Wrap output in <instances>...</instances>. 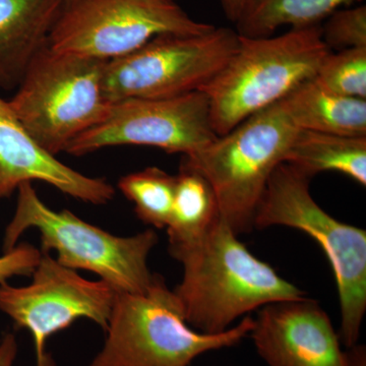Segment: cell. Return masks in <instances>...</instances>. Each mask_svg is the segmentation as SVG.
<instances>
[{
  "label": "cell",
  "mask_w": 366,
  "mask_h": 366,
  "mask_svg": "<svg viewBox=\"0 0 366 366\" xmlns=\"http://www.w3.org/2000/svg\"><path fill=\"white\" fill-rule=\"evenodd\" d=\"M167 1H175V0H167Z\"/></svg>",
  "instance_id": "27"
},
{
  "label": "cell",
  "mask_w": 366,
  "mask_h": 366,
  "mask_svg": "<svg viewBox=\"0 0 366 366\" xmlns=\"http://www.w3.org/2000/svg\"><path fill=\"white\" fill-rule=\"evenodd\" d=\"M106 62L48 46L9 101L26 131L52 155L66 152L108 114L112 103L105 92Z\"/></svg>",
  "instance_id": "7"
},
{
  "label": "cell",
  "mask_w": 366,
  "mask_h": 366,
  "mask_svg": "<svg viewBox=\"0 0 366 366\" xmlns=\"http://www.w3.org/2000/svg\"><path fill=\"white\" fill-rule=\"evenodd\" d=\"M215 192L199 173L180 165L167 230L169 249L187 247L201 239L218 220Z\"/></svg>",
  "instance_id": "17"
},
{
  "label": "cell",
  "mask_w": 366,
  "mask_h": 366,
  "mask_svg": "<svg viewBox=\"0 0 366 366\" xmlns=\"http://www.w3.org/2000/svg\"><path fill=\"white\" fill-rule=\"evenodd\" d=\"M218 136L203 91L178 97L127 99L112 103L100 124L76 137L66 153L84 156L114 146H146L194 155Z\"/></svg>",
  "instance_id": "11"
},
{
  "label": "cell",
  "mask_w": 366,
  "mask_h": 366,
  "mask_svg": "<svg viewBox=\"0 0 366 366\" xmlns=\"http://www.w3.org/2000/svg\"><path fill=\"white\" fill-rule=\"evenodd\" d=\"M282 101L300 129L366 137L365 99L332 93L312 79L301 84Z\"/></svg>",
  "instance_id": "15"
},
{
  "label": "cell",
  "mask_w": 366,
  "mask_h": 366,
  "mask_svg": "<svg viewBox=\"0 0 366 366\" xmlns=\"http://www.w3.org/2000/svg\"><path fill=\"white\" fill-rule=\"evenodd\" d=\"M118 189L134 204L137 217L144 223L166 229L169 223L174 199L175 177L158 167L125 175Z\"/></svg>",
  "instance_id": "19"
},
{
  "label": "cell",
  "mask_w": 366,
  "mask_h": 366,
  "mask_svg": "<svg viewBox=\"0 0 366 366\" xmlns=\"http://www.w3.org/2000/svg\"><path fill=\"white\" fill-rule=\"evenodd\" d=\"M30 228L40 232L42 254L55 250L60 264L98 274L117 293L142 292L155 276L148 266L149 254L158 243L155 231L127 237L110 234L69 209H50L32 182H25L19 187L16 212L4 232V252Z\"/></svg>",
  "instance_id": "5"
},
{
  "label": "cell",
  "mask_w": 366,
  "mask_h": 366,
  "mask_svg": "<svg viewBox=\"0 0 366 366\" xmlns=\"http://www.w3.org/2000/svg\"><path fill=\"white\" fill-rule=\"evenodd\" d=\"M322 28L330 49L366 48V6H348L334 11Z\"/></svg>",
  "instance_id": "21"
},
{
  "label": "cell",
  "mask_w": 366,
  "mask_h": 366,
  "mask_svg": "<svg viewBox=\"0 0 366 366\" xmlns=\"http://www.w3.org/2000/svg\"><path fill=\"white\" fill-rule=\"evenodd\" d=\"M314 81L332 93L366 100V48L329 53L320 64Z\"/></svg>",
  "instance_id": "20"
},
{
  "label": "cell",
  "mask_w": 366,
  "mask_h": 366,
  "mask_svg": "<svg viewBox=\"0 0 366 366\" xmlns=\"http://www.w3.org/2000/svg\"><path fill=\"white\" fill-rule=\"evenodd\" d=\"M71 1H72V0H66V4H69V2H71Z\"/></svg>",
  "instance_id": "26"
},
{
  "label": "cell",
  "mask_w": 366,
  "mask_h": 366,
  "mask_svg": "<svg viewBox=\"0 0 366 366\" xmlns=\"http://www.w3.org/2000/svg\"><path fill=\"white\" fill-rule=\"evenodd\" d=\"M41 252L29 243L16 245L0 257V285L14 277L32 276Z\"/></svg>",
  "instance_id": "22"
},
{
  "label": "cell",
  "mask_w": 366,
  "mask_h": 366,
  "mask_svg": "<svg viewBox=\"0 0 366 366\" xmlns=\"http://www.w3.org/2000/svg\"><path fill=\"white\" fill-rule=\"evenodd\" d=\"M298 131L281 100L194 155L183 156L182 165L206 178L215 192L220 218L240 235L254 228L269 177L285 160Z\"/></svg>",
  "instance_id": "4"
},
{
  "label": "cell",
  "mask_w": 366,
  "mask_h": 366,
  "mask_svg": "<svg viewBox=\"0 0 366 366\" xmlns=\"http://www.w3.org/2000/svg\"><path fill=\"white\" fill-rule=\"evenodd\" d=\"M312 177L289 163L272 173L255 212L254 228H295L319 243L333 269L341 308L342 343L357 344L366 312V232L341 222L315 203Z\"/></svg>",
  "instance_id": "6"
},
{
  "label": "cell",
  "mask_w": 366,
  "mask_h": 366,
  "mask_svg": "<svg viewBox=\"0 0 366 366\" xmlns=\"http://www.w3.org/2000/svg\"><path fill=\"white\" fill-rule=\"evenodd\" d=\"M215 26L192 20L167 0H72L50 36L60 52L112 61L158 36L196 35Z\"/></svg>",
  "instance_id": "9"
},
{
  "label": "cell",
  "mask_w": 366,
  "mask_h": 366,
  "mask_svg": "<svg viewBox=\"0 0 366 366\" xmlns=\"http://www.w3.org/2000/svg\"><path fill=\"white\" fill-rule=\"evenodd\" d=\"M42 182L85 203L105 204L115 194L110 183L89 177L60 162L36 142L9 101L0 97V199L25 182Z\"/></svg>",
  "instance_id": "13"
},
{
  "label": "cell",
  "mask_w": 366,
  "mask_h": 366,
  "mask_svg": "<svg viewBox=\"0 0 366 366\" xmlns=\"http://www.w3.org/2000/svg\"><path fill=\"white\" fill-rule=\"evenodd\" d=\"M169 252L183 267L173 292L185 322L199 333H223L271 303L307 297L254 257L220 217L201 239Z\"/></svg>",
  "instance_id": "1"
},
{
  "label": "cell",
  "mask_w": 366,
  "mask_h": 366,
  "mask_svg": "<svg viewBox=\"0 0 366 366\" xmlns=\"http://www.w3.org/2000/svg\"><path fill=\"white\" fill-rule=\"evenodd\" d=\"M284 162L310 177L335 171L366 185V137H346L300 129Z\"/></svg>",
  "instance_id": "16"
},
{
  "label": "cell",
  "mask_w": 366,
  "mask_h": 366,
  "mask_svg": "<svg viewBox=\"0 0 366 366\" xmlns=\"http://www.w3.org/2000/svg\"><path fill=\"white\" fill-rule=\"evenodd\" d=\"M239 36L229 28L196 35L166 34L136 51L106 62L109 102L178 97L201 91L237 49Z\"/></svg>",
  "instance_id": "8"
},
{
  "label": "cell",
  "mask_w": 366,
  "mask_h": 366,
  "mask_svg": "<svg viewBox=\"0 0 366 366\" xmlns=\"http://www.w3.org/2000/svg\"><path fill=\"white\" fill-rule=\"evenodd\" d=\"M361 0H249L236 21V33L245 38L271 37L282 26L320 25L341 7Z\"/></svg>",
  "instance_id": "18"
},
{
  "label": "cell",
  "mask_w": 366,
  "mask_h": 366,
  "mask_svg": "<svg viewBox=\"0 0 366 366\" xmlns=\"http://www.w3.org/2000/svg\"><path fill=\"white\" fill-rule=\"evenodd\" d=\"M66 0H0V89L18 88L33 60L49 46Z\"/></svg>",
  "instance_id": "14"
},
{
  "label": "cell",
  "mask_w": 366,
  "mask_h": 366,
  "mask_svg": "<svg viewBox=\"0 0 366 366\" xmlns=\"http://www.w3.org/2000/svg\"><path fill=\"white\" fill-rule=\"evenodd\" d=\"M249 0H220L224 14L233 23L239 18Z\"/></svg>",
  "instance_id": "24"
},
{
  "label": "cell",
  "mask_w": 366,
  "mask_h": 366,
  "mask_svg": "<svg viewBox=\"0 0 366 366\" xmlns=\"http://www.w3.org/2000/svg\"><path fill=\"white\" fill-rule=\"evenodd\" d=\"M347 366H366L365 347L355 345L349 347V351L345 352Z\"/></svg>",
  "instance_id": "25"
},
{
  "label": "cell",
  "mask_w": 366,
  "mask_h": 366,
  "mask_svg": "<svg viewBox=\"0 0 366 366\" xmlns=\"http://www.w3.org/2000/svg\"><path fill=\"white\" fill-rule=\"evenodd\" d=\"M249 336L269 366H347L345 351L317 301H279L262 307Z\"/></svg>",
  "instance_id": "12"
},
{
  "label": "cell",
  "mask_w": 366,
  "mask_h": 366,
  "mask_svg": "<svg viewBox=\"0 0 366 366\" xmlns=\"http://www.w3.org/2000/svg\"><path fill=\"white\" fill-rule=\"evenodd\" d=\"M331 52L320 25L290 29L276 37L239 36L232 56L201 90L209 99L217 136L227 134L314 79Z\"/></svg>",
  "instance_id": "2"
},
{
  "label": "cell",
  "mask_w": 366,
  "mask_h": 366,
  "mask_svg": "<svg viewBox=\"0 0 366 366\" xmlns=\"http://www.w3.org/2000/svg\"><path fill=\"white\" fill-rule=\"evenodd\" d=\"M254 325L247 315L223 333H199L185 322L173 290L154 276L142 292L115 295L104 346L88 366H189L204 353L240 343Z\"/></svg>",
  "instance_id": "3"
},
{
  "label": "cell",
  "mask_w": 366,
  "mask_h": 366,
  "mask_svg": "<svg viewBox=\"0 0 366 366\" xmlns=\"http://www.w3.org/2000/svg\"><path fill=\"white\" fill-rule=\"evenodd\" d=\"M18 353V343L13 334H6L0 341V366H13Z\"/></svg>",
  "instance_id": "23"
},
{
  "label": "cell",
  "mask_w": 366,
  "mask_h": 366,
  "mask_svg": "<svg viewBox=\"0 0 366 366\" xmlns=\"http://www.w3.org/2000/svg\"><path fill=\"white\" fill-rule=\"evenodd\" d=\"M32 276L24 287L0 285V310L32 335L36 366H56L46 349L48 339L79 319L93 320L106 331L117 292L104 281L86 280L48 254H41Z\"/></svg>",
  "instance_id": "10"
}]
</instances>
